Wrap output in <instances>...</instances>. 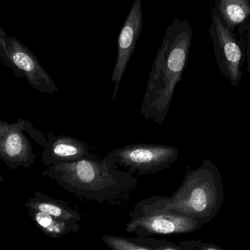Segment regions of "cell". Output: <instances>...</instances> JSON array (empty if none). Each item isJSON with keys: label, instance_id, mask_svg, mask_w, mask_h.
<instances>
[{"label": "cell", "instance_id": "obj_1", "mask_svg": "<svg viewBox=\"0 0 250 250\" xmlns=\"http://www.w3.org/2000/svg\"><path fill=\"white\" fill-rule=\"evenodd\" d=\"M192 29L186 21L174 19L166 29L146 83L141 114L161 125L170 108L176 86L182 81L190 49Z\"/></svg>", "mask_w": 250, "mask_h": 250}, {"label": "cell", "instance_id": "obj_2", "mask_svg": "<svg viewBox=\"0 0 250 250\" xmlns=\"http://www.w3.org/2000/svg\"><path fill=\"white\" fill-rule=\"evenodd\" d=\"M118 166L108 156L101 160L94 154L76 162L50 166L42 176L86 201L112 204L138 184L136 178L119 170Z\"/></svg>", "mask_w": 250, "mask_h": 250}, {"label": "cell", "instance_id": "obj_3", "mask_svg": "<svg viewBox=\"0 0 250 250\" xmlns=\"http://www.w3.org/2000/svg\"><path fill=\"white\" fill-rule=\"evenodd\" d=\"M225 194L223 176L209 160L187 170L182 185L171 197L155 195L144 201L157 209L209 223L221 210Z\"/></svg>", "mask_w": 250, "mask_h": 250}, {"label": "cell", "instance_id": "obj_4", "mask_svg": "<svg viewBox=\"0 0 250 250\" xmlns=\"http://www.w3.org/2000/svg\"><path fill=\"white\" fill-rule=\"evenodd\" d=\"M0 63L8 67L16 79H26L32 89L53 94L59 91L51 76L42 67L36 56L14 37H8L0 27Z\"/></svg>", "mask_w": 250, "mask_h": 250}, {"label": "cell", "instance_id": "obj_5", "mask_svg": "<svg viewBox=\"0 0 250 250\" xmlns=\"http://www.w3.org/2000/svg\"><path fill=\"white\" fill-rule=\"evenodd\" d=\"M129 217L126 231L138 237L192 233L206 224L192 217L157 209L144 200L134 206Z\"/></svg>", "mask_w": 250, "mask_h": 250}, {"label": "cell", "instance_id": "obj_6", "mask_svg": "<svg viewBox=\"0 0 250 250\" xmlns=\"http://www.w3.org/2000/svg\"><path fill=\"white\" fill-rule=\"evenodd\" d=\"M26 134L41 146H46L45 133L37 129L28 120L19 119L15 123L0 120V160L8 168H29L35 163L37 155Z\"/></svg>", "mask_w": 250, "mask_h": 250}, {"label": "cell", "instance_id": "obj_7", "mask_svg": "<svg viewBox=\"0 0 250 250\" xmlns=\"http://www.w3.org/2000/svg\"><path fill=\"white\" fill-rule=\"evenodd\" d=\"M106 156L131 174H155L177 161L179 149L173 146L135 143L110 151Z\"/></svg>", "mask_w": 250, "mask_h": 250}, {"label": "cell", "instance_id": "obj_8", "mask_svg": "<svg viewBox=\"0 0 250 250\" xmlns=\"http://www.w3.org/2000/svg\"><path fill=\"white\" fill-rule=\"evenodd\" d=\"M143 28L142 0H135L130 12L125 19L117 41V62L114 66L111 80L114 83L112 101L116 100L120 83L128 62L135 51L137 41Z\"/></svg>", "mask_w": 250, "mask_h": 250}, {"label": "cell", "instance_id": "obj_9", "mask_svg": "<svg viewBox=\"0 0 250 250\" xmlns=\"http://www.w3.org/2000/svg\"><path fill=\"white\" fill-rule=\"evenodd\" d=\"M217 34L215 53L220 71L230 82L239 86L242 78V51L231 32L223 25L218 16H214Z\"/></svg>", "mask_w": 250, "mask_h": 250}, {"label": "cell", "instance_id": "obj_10", "mask_svg": "<svg viewBox=\"0 0 250 250\" xmlns=\"http://www.w3.org/2000/svg\"><path fill=\"white\" fill-rule=\"evenodd\" d=\"M46 146L43 148L41 161L45 167L72 163L92 157L86 143L69 135H54L53 132L45 133Z\"/></svg>", "mask_w": 250, "mask_h": 250}, {"label": "cell", "instance_id": "obj_11", "mask_svg": "<svg viewBox=\"0 0 250 250\" xmlns=\"http://www.w3.org/2000/svg\"><path fill=\"white\" fill-rule=\"evenodd\" d=\"M26 208H32L49 215L58 217L67 221L77 222L82 219V215L70 207L68 203L62 200L51 198L42 192L35 191L33 196L24 204Z\"/></svg>", "mask_w": 250, "mask_h": 250}, {"label": "cell", "instance_id": "obj_12", "mask_svg": "<svg viewBox=\"0 0 250 250\" xmlns=\"http://www.w3.org/2000/svg\"><path fill=\"white\" fill-rule=\"evenodd\" d=\"M27 211L38 229L52 239L76 233L80 230V226L76 222L67 221L32 208H27Z\"/></svg>", "mask_w": 250, "mask_h": 250}, {"label": "cell", "instance_id": "obj_13", "mask_svg": "<svg viewBox=\"0 0 250 250\" xmlns=\"http://www.w3.org/2000/svg\"><path fill=\"white\" fill-rule=\"evenodd\" d=\"M219 10L230 27L245 21L250 15L248 0H218Z\"/></svg>", "mask_w": 250, "mask_h": 250}, {"label": "cell", "instance_id": "obj_14", "mask_svg": "<svg viewBox=\"0 0 250 250\" xmlns=\"http://www.w3.org/2000/svg\"><path fill=\"white\" fill-rule=\"evenodd\" d=\"M129 239L134 243L143 245L151 250H187L180 245H176L166 239L138 236L135 238H129Z\"/></svg>", "mask_w": 250, "mask_h": 250}, {"label": "cell", "instance_id": "obj_15", "mask_svg": "<svg viewBox=\"0 0 250 250\" xmlns=\"http://www.w3.org/2000/svg\"><path fill=\"white\" fill-rule=\"evenodd\" d=\"M102 242L111 250H151L143 245L134 243L129 238L114 235L102 236Z\"/></svg>", "mask_w": 250, "mask_h": 250}, {"label": "cell", "instance_id": "obj_16", "mask_svg": "<svg viewBox=\"0 0 250 250\" xmlns=\"http://www.w3.org/2000/svg\"><path fill=\"white\" fill-rule=\"evenodd\" d=\"M179 245L187 250H226L218 245L202 242L195 239L181 241Z\"/></svg>", "mask_w": 250, "mask_h": 250}, {"label": "cell", "instance_id": "obj_17", "mask_svg": "<svg viewBox=\"0 0 250 250\" xmlns=\"http://www.w3.org/2000/svg\"><path fill=\"white\" fill-rule=\"evenodd\" d=\"M248 70L250 73V30L248 35Z\"/></svg>", "mask_w": 250, "mask_h": 250}, {"label": "cell", "instance_id": "obj_18", "mask_svg": "<svg viewBox=\"0 0 250 250\" xmlns=\"http://www.w3.org/2000/svg\"><path fill=\"white\" fill-rule=\"evenodd\" d=\"M4 181H5V179H4V178L3 177V176H1V173H0V185H2V184L4 183Z\"/></svg>", "mask_w": 250, "mask_h": 250}]
</instances>
